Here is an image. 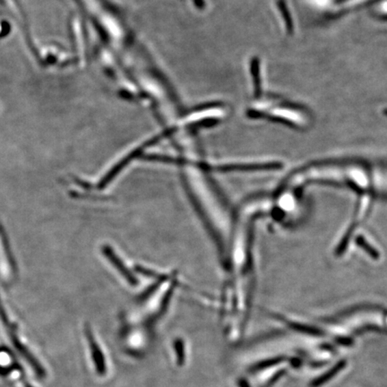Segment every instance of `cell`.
<instances>
[{
  "instance_id": "1",
  "label": "cell",
  "mask_w": 387,
  "mask_h": 387,
  "mask_svg": "<svg viewBox=\"0 0 387 387\" xmlns=\"http://www.w3.org/2000/svg\"><path fill=\"white\" fill-rule=\"evenodd\" d=\"M302 358L279 356L260 360L250 366V375L256 387H271L291 369L302 365Z\"/></svg>"
},
{
  "instance_id": "2",
  "label": "cell",
  "mask_w": 387,
  "mask_h": 387,
  "mask_svg": "<svg viewBox=\"0 0 387 387\" xmlns=\"http://www.w3.org/2000/svg\"><path fill=\"white\" fill-rule=\"evenodd\" d=\"M85 339L88 341L89 357L94 369V374L98 377H106L109 373V360L103 343L98 339L94 332L90 328H86L85 330Z\"/></svg>"
},
{
  "instance_id": "3",
  "label": "cell",
  "mask_w": 387,
  "mask_h": 387,
  "mask_svg": "<svg viewBox=\"0 0 387 387\" xmlns=\"http://www.w3.org/2000/svg\"><path fill=\"white\" fill-rule=\"evenodd\" d=\"M348 366V360L342 359L332 364L323 373L317 375L310 383V387H325L336 379Z\"/></svg>"
},
{
  "instance_id": "4",
  "label": "cell",
  "mask_w": 387,
  "mask_h": 387,
  "mask_svg": "<svg viewBox=\"0 0 387 387\" xmlns=\"http://www.w3.org/2000/svg\"><path fill=\"white\" fill-rule=\"evenodd\" d=\"M173 358L178 366H183L186 364L187 351L183 340L177 339L173 342Z\"/></svg>"
},
{
  "instance_id": "5",
  "label": "cell",
  "mask_w": 387,
  "mask_h": 387,
  "mask_svg": "<svg viewBox=\"0 0 387 387\" xmlns=\"http://www.w3.org/2000/svg\"><path fill=\"white\" fill-rule=\"evenodd\" d=\"M279 10L282 14V18L284 20L286 28L289 33L291 34L293 31V20H291V14L289 12L288 8L286 7L285 3L281 0L278 2Z\"/></svg>"
},
{
  "instance_id": "6",
  "label": "cell",
  "mask_w": 387,
  "mask_h": 387,
  "mask_svg": "<svg viewBox=\"0 0 387 387\" xmlns=\"http://www.w3.org/2000/svg\"><path fill=\"white\" fill-rule=\"evenodd\" d=\"M252 71L256 95H259L260 92H261V80H260L259 62L258 59H255L253 62Z\"/></svg>"
},
{
  "instance_id": "7",
  "label": "cell",
  "mask_w": 387,
  "mask_h": 387,
  "mask_svg": "<svg viewBox=\"0 0 387 387\" xmlns=\"http://www.w3.org/2000/svg\"><path fill=\"white\" fill-rule=\"evenodd\" d=\"M238 386L239 387H252V386L250 385V383H248V380H245V379H241V381H239V382L238 383Z\"/></svg>"
}]
</instances>
